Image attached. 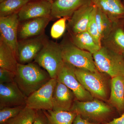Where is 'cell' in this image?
Instances as JSON below:
<instances>
[{
	"label": "cell",
	"instance_id": "cell-1",
	"mask_svg": "<svg viewBox=\"0 0 124 124\" xmlns=\"http://www.w3.org/2000/svg\"><path fill=\"white\" fill-rule=\"evenodd\" d=\"M51 79L47 71L37 63H18L14 81L28 97L46 84Z\"/></svg>",
	"mask_w": 124,
	"mask_h": 124
},
{
	"label": "cell",
	"instance_id": "cell-2",
	"mask_svg": "<svg viewBox=\"0 0 124 124\" xmlns=\"http://www.w3.org/2000/svg\"><path fill=\"white\" fill-rule=\"evenodd\" d=\"M34 60V62L48 72L51 78L57 79L64 63L61 45L46 38L44 46Z\"/></svg>",
	"mask_w": 124,
	"mask_h": 124
},
{
	"label": "cell",
	"instance_id": "cell-3",
	"mask_svg": "<svg viewBox=\"0 0 124 124\" xmlns=\"http://www.w3.org/2000/svg\"><path fill=\"white\" fill-rule=\"evenodd\" d=\"M98 70L110 76L111 78L124 76V59L123 56L106 47L93 54Z\"/></svg>",
	"mask_w": 124,
	"mask_h": 124
},
{
	"label": "cell",
	"instance_id": "cell-4",
	"mask_svg": "<svg viewBox=\"0 0 124 124\" xmlns=\"http://www.w3.org/2000/svg\"><path fill=\"white\" fill-rule=\"evenodd\" d=\"M70 111L80 115L89 121L99 124L107 119L112 110L110 106L103 101L94 98L91 101H85L76 99Z\"/></svg>",
	"mask_w": 124,
	"mask_h": 124
},
{
	"label": "cell",
	"instance_id": "cell-5",
	"mask_svg": "<svg viewBox=\"0 0 124 124\" xmlns=\"http://www.w3.org/2000/svg\"><path fill=\"white\" fill-rule=\"evenodd\" d=\"M77 79L94 98L107 100L108 88L106 79L102 73L74 67Z\"/></svg>",
	"mask_w": 124,
	"mask_h": 124
},
{
	"label": "cell",
	"instance_id": "cell-6",
	"mask_svg": "<svg viewBox=\"0 0 124 124\" xmlns=\"http://www.w3.org/2000/svg\"><path fill=\"white\" fill-rule=\"evenodd\" d=\"M60 45L64 62L75 68L99 72L95 66L93 54L79 48L71 42Z\"/></svg>",
	"mask_w": 124,
	"mask_h": 124
},
{
	"label": "cell",
	"instance_id": "cell-7",
	"mask_svg": "<svg viewBox=\"0 0 124 124\" xmlns=\"http://www.w3.org/2000/svg\"><path fill=\"white\" fill-rule=\"evenodd\" d=\"M57 83V79L51 78L27 97L26 106L36 111L53 110V93Z\"/></svg>",
	"mask_w": 124,
	"mask_h": 124
},
{
	"label": "cell",
	"instance_id": "cell-8",
	"mask_svg": "<svg viewBox=\"0 0 124 124\" xmlns=\"http://www.w3.org/2000/svg\"><path fill=\"white\" fill-rule=\"evenodd\" d=\"M57 80L73 92L76 100L85 101L94 99L79 82L75 74L74 67L70 64L64 62L58 73Z\"/></svg>",
	"mask_w": 124,
	"mask_h": 124
},
{
	"label": "cell",
	"instance_id": "cell-9",
	"mask_svg": "<svg viewBox=\"0 0 124 124\" xmlns=\"http://www.w3.org/2000/svg\"><path fill=\"white\" fill-rule=\"evenodd\" d=\"M46 38L43 34L36 37L18 40L17 58L19 63L26 64L35 60L44 46Z\"/></svg>",
	"mask_w": 124,
	"mask_h": 124
},
{
	"label": "cell",
	"instance_id": "cell-10",
	"mask_svg": "<svg viewBox=\"0 0 124 124\" xmlns=\"http://www.w3.org/2000/svg\"><path fill=\"white\" fill-rule=\"evenodd\" d=\"M19 23L18 13L5 17H0V38L11 48L17 58Z\"/></svg>",
	"mask_w": 124,
	"mask_h": 124
},
{
	"label": "cell",
	"instance_id": "cell-11",
	"mask_svg": "<svg viewBox=\"0 0 124 124\" xmlns=\"http://www.w3.org/2000/svg\"><path fill=\"white\" fill-rule=\"evenodd\" d=\"M27 97L15 81L0 83V109L6 107L26 106Z\"/></svg>",
	"mask_w": 124,
	"mask_h": 124
},
{
	"label": "cell",
	"instance_id": "cell-12",
	"mask_svg": "<svg viewBox=\"0 0 124 124\" xmlns=\"http://www.w3.org/2000/svg\"><path fill=\"white\" fill-rule=\"evenodd\" d=\"M95 7V5L91 2L84 5L74 12L68 24L72 34L87 31Z\"/></svg>",
	"mask_w": 124,
	"mask_h": 124
},
{
	"label": "cell",
	"instance_id": "cell-13",
	"mask_svg": "<svg viewBox=\"0 0 124 124\" xmlns=\"http://www.w3.org/2000/svg\"><path fill=\"white\" fill-rule=\"evenodd\" d=\"M52 2L46 0H34L28 2L18 12L20 22L40 17H51Z\"/></svg>",
	"mask_w": 124,
	"mask_h": 124
},
{
	"label": "cell",
	"instance_id": "cell-14",
	"mask_svg": "<svg viewBox=\"0 0 124 124\" xmlns=\"http://www.w3.org/2000/svg\"><path fill=\"white\" fill-rule=\"evenodd\" d=\"M51 19V17L37 18L23 22L19 26L18 40L25 39L43 35Z\"/></svg>",
	"mask_w": 124,
	"mask_h": 124
},
{
	"label": "cell",
	"instance_id": "cell-15",
	"mask_svg": "<svg viewBox=\"0 0 124 124\" xmlns=\"http://www.w3.org/2000/svg\"><path fill=\"white\" fill-rule=\"evenodd\" d=\"M76 98L72 91L65 85L57 81L53 95V110L70 111Z\"/></svg>",
	"mask_w": 124,
	"mask_h": 124
},
{
	"label": "cell",
	"instance_id": "cell-16",
	"mask_svg": "<svg viewBox=\"0 0 124 124\" xmlns=\"http://www.w3.org/2000/svg\"><path fill=\"white\" fill-rule=\"evenodd\" d=\"M91 2L92 0H54L52 2L50 17H71L78 9Z\"/></svg>",
	"mask_w": 124,
	"mask_h": 124
},
{
	"label": "cell",
	"instance_id": "cell-17",
	"mask_svg": "<svg viewBox=\"0 0 124 124\" xmlns=\"http://www.w3.org/2000/svg\"><path fill=\"white\" fill-rule=\"evenodd\" d=\"M108 103L120 112L124 110V76L111 78Z\"/></svg>",
	"mask_w": 124,
	"mask_h": 124
},
{
	"label": "cell",
	"instance_id": "cell-18",
	"mask_svg": "<svg viewBox=\"0 0 124 124\" xmlns=\"http://www.w3.org/2000/svg\"><path fill=\"white\" fill-rule=\"evenodd\" d=\"M123 0H92V2L114 21L124 16Z\"/></svg>",
	"mask_w": 124,
	"mask_h": 124
},
{
	"label": "cell",
	"instance_id": "cell-19",
	"mask_svg": "<svg viewBox=\"0 0 124 124\" xmlns=\"http://www.w3.org/2000/svg\"><path fill=\"white\" fill-rule=\"evenodd\" d=\"M18 63L14 51L0 38V68L11 71L16 74Z\"/></svg>",
	"mask_w": 124,
	"mask_h": 124
},
{
	"label": "cell",
	"instance_id": "cell-20",
	"mask_svg": "<svg viewBox=\"0 0 124 124\" xmlns=\"http://www.w3.org/2000/svg\"><path fill=\"white\" fill-rule=\"evenodd\" d=\"M71 41L79 48L85 50L93 54L101 47L95 42L92 36L86 31L80 33L72 34Z\"/></svg>",
	"mask_w": 124,
	"mask_h": 124
},
{
	"label": "cell",
	"instance_id": "cell-21",
	"mask_svg": "<svg viewBox=\"0 0 124 124\" xmlns=\"http://www.w3.org/2000/svg\"><path fill=\"white\" fill-rule=\"evenodd\" d=\"M46 116L49 124H73L77 114L73 112L42 110Z\"/></svg>",
	"mask_w": 124,
	"mask_h": 124
},
{
	"label": "cell",
	"instance_id": "cell-22",
	"mask_svg": "<svg viewBox=\"0 0 124 124\" xmlns=\"http://www.w3.org/2000/svg\"><path fill=\"white\" fill-rule=\"evenodd\" d=\"M95 18L102 39H106L109 36L112 30V22L107 15L97 6Z\"/></svg>",
	"mask_w": 124,
	"mask_h": 124
},
{
	"label": "cell",
	"instance_id": "cell-23",
	"mask_svg": "<svg viewBox=\"0 0 124 124\" xmlns=\"http://www.w3.org/2000/svg\"><path fill=\"white\" fill-rule=\"evenodd\" d=\"M30 0H5L0 4V17L18 13Z\"/></svg>",
	"mask_w": 124,
	"mask_h": 124
},
{
	"label": "cell",
	"instance_id": "cell-24",
	"mask_svg": "<svg viewBox=\"0 0 124 124\" xmlns=\"http://www.w3.org/2000/svg\"><path fill=\"white\" fill-rule=\"evenodd\" d=\"M36 110L25 106L17 116L10 119L5 124H33Z\"/></svg>",
	"mask_w": 124,
	"mask_h": 124
},
{
	"label": "cell",
	"instance_id": "cell-25",
	"mask_svg": "<svg viewBox=\"0 0 124 124\" xmlns=\"http://www.w3.org/2000/svg\"><path fill=\"white\" fill-rule=\"evenodd\" d=\"M25 106L6 107L0 109V124H5L7 121L17 116Z\"/></svg>",
	"mask_w": 124,
	"mask_h": 124
},
{
	"label": "cell",
	"instance_id": "cell-26",
	"mask_svg": "<svg viewBox=\"0 0 124 124\" xmlns=\"http://www.w3.org/2000/svg\"><path fill=\"white\" fill-rule=\"evenodd\" d=\"M68 18L67 17L61 18L54 23L50 31V35L52 38L57 39L63 35L66 30V23Z\"/></svg>",
	"mask_w": 124,
	"mask_h": 124
},
{
	"label": "cell",
	"instance_id": "cell-27",
	"mask_svg": "<svg viewBox=\"0 0 124 124\" xmlns=\"http://www.w3.org/2000/svg\"><path fill=\"white\" fill-rule=\"evenodd\" d=\"M96 7V6L95 7L94 12L89 23L87 31L92 36V37L95 40V42H96V44L99 46L101 47V41L102 39L95 20V13Z\"/></svg>",
	"mask_w": 124,
	"mask_h": 124
},
{
	"label": "cell",
	"instance_id": "cell-28",
	"mask_svg": "<svg viewBox=\"0 0 124 124\" xmlns=\"http://www.w3.org/2000/svg\"><path fill=\"white\" fill-rule=\"evenodd\" d=\"M15 76V73L13 72L0 68V83L14 82Z\"/></svg>",
	"mask_w": 124,
	"mask_h": 124
},
{
	"label": "cell",
	"instance_id": "cell-29",
	"mask_svg": "<svg viewBox=\"0 0 124 124\" xmlns=\"http://www.w3.org/2000/svg\"><path fill=\"white\" fill-rule=\"evenodd\" d=\"M113 40L115 44L124 52V31L122 29L119 28L116 30Z\"/></svg>",
	"mask_w": 124,
	"mask_h": 124
},
{
	"label": "cell",
	"instance_id": "cell-30",
	"mask_svg": "<svg viewBox=\"0 0 124 124\" xmlns=\"http://www.w3.org/2000/svg\"><path fill=\"white\" fill-rule=\"evenodd\" d=\"M33 124H49L47 118L43 111H36Z\"/></svg>",
	"mask_w": 124,
	"mask_h": 124
},
{
	"label": "cell",
	"instance_id": "cell-31",
	"mask_svg": "<svg viewBox=\"0 0 124 124\" xmlns=\"http://www.w3.org/2000/svg\"><path fill=\"white\" fill-rule=\"evenodd\" d=\"M73 124H99L89 121L88 120L83 118L80 115L77 114L73 121Z\"/></svg>",
	"mask_w": 124,
	"mask_h": 124
},
{
	"label": "cell",
	"instance_id": "cell-32",
	"mask_svg": "<svg viewBox=\"0 0 124 124\" xmlns=\"http://www.w3.org/2000/svg\"><path fill=\"white\" fill-rule=\"evenodd\" d=\"M103 124H124V113L121 116L115 118L108 122H104Z\"/></svg>",
	"mask_w": 124,
	"mask_h": 124
},
{
	"label": "cell",
	"instance_id": "cell-33",
	"mask_svg": "<svg viewBox=\"0 0 124 124\" xmlns=\"http://www.w3.org/2000/svg\"><path fill=\"white\" fill-rule=\"evenodd\" d=\"M46 0L48 1H49V2H52V0Z\"/></svg>",
	"mask_w": 124,
	"mask_h": 124
},
{
	"label": "cell",
	"instance_id": "cell-34",
	"mask_svg": "<svg viewBox=\"0 0 124 124\" xmlns=\"http://www.w3.org/2000/svg\"><path fill=\"white\" fill-rule=\"evenodd\" d=\"M5 0H0V2H1L2 1H4Z\"/></svg>",
	"mask_w": 124,
	"mask_h": 124
},
{
	"label": "cell",
	"instance_id": "cell-35",
	"mask_svg": "<svg viewBox=\"0 0 124 124\" xmlns=\"http://www.w3.org/2000/svg\"><path fill=\"white\" fill-rule=\"evenodd\" d=\"M122 55H124V52H122Z\"/></svg>",
	"mask_w": 124,
	"mask_h": 124
},
{
	"label": "cell",
	"instance_id": "cell-36",
	"mask_svg": "<svg viewBox=\"0 0 124 124\" xmlns=\"http://www.w3.org/2000/svg\"><path fill=\"white\" fill-rule=\"evenodd\" d=\"M124 0V2H123V1H122V2H123V4H124V0Z\"/></svg>",
	"mask_w": 124,
	"mask_h": 124
},
{
	"label": "cell",
	"instance_id": "cell-37",
	"mask_svg": "<svg viewBox=\"0 0 124 124\" xmlns=\"http://www.w3.org/2000/svg\"><path fill=\"white\" fill-rule=\"evenodd\" d=\"M30 0L31 1V0Z\"/></svg>",
	"mask_w": 124,
	"mask_h": 124
},
{
	"label": "cell",
	"instance_id": "cell-38",
	"mask_svg": "<svg viewBox=\"0 0 124 124\" xmlns=\"http://www.w3.org/2000/svg\"></svg>",
	"mask_w": 124,
	"mask_h": 124
}]
</instances>
